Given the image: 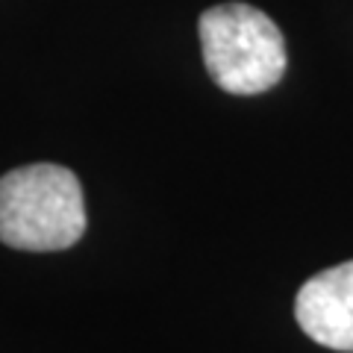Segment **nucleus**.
Returning a JSON list of instances; mask_svg holds the SVG:
<instances>
[{
    "instance_id": "obj_3",
    "label": "nucleus",
    "mask_w": 353,
    "mask_h": 353,
    "mask_svg": "<svg viewBox=\"0 0 353 353\" xmlns=\"http://www.w3.org/2000/svg\"><path fill=\"white\" fill-rule=\"evenodd\" d=\"M294 318L318 345L353 353V259L309 277L297 292Z\"/></svg>"
},
{
    "instance_id": "obj_1",
    "label": "nucleus",
    "mask_w": 353,
    "mask_h": 353,
    "mask_svg": "<svg viewBox=\"0 0 353 353\" xmlns=\"http://www.w3.org/2000/svg\"><path fill=\"white\" fill-rule=\"evenodd\" d=\"M85 233V197L77 174L53 162L0 176V241L15 250H65Z\"/></svg>"
},
{
    "instance_id": "obj_2",
    "label": "nucleus",
    "mask_w": 353,
    "mask_h": 353,
    "mask_svg": "<svg viewBox=\"0 0 353 353\" xmlns=\"http://www.w3.org/2000/svg\"><path fill=\"white\" fill-rule=\"evenodd\" d=\"M203 65L212 83L230 94H262L285 74V41L274 21L256 6H209L197 21Z\"/></svg>"
}]
</instances>
